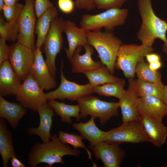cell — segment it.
<instances>
[{
    "label": "cell",
    "mask_w": 167,
    "mask_h": 167,
    "mask_svg": "<svg viewBox=\"0 0 167 167\" xmlns=\"http://www.w3.org/2000/svg\"><path fill=\"white\" fill-rule=\"evenodd\" d=\"M103 141L118 144L148 142L139 121L122 122L118 127L112 128L107 131Z\"/></svg>",
    "instance_id": "obj_9"
},
{
    "label": "cell",
    "mask_w": 167,
    "mask_h": 167,
    "mask_svg": "<svg viewBox=\"0 0 167 167\" xmlns=\"http://www.w3.org/2000/svg\"><path fill=\"white\" fill-rule=\"evenodd\" d=\"M19 32L18 21L8 22L5 19L3 15L0 16V38L10 42H14L17 40Z\"/></svg>",
    "instance_id": "obj_31"
},
{
    "label": "cell",
    "mask_w": 167,
    "mask_h": 167,
    "mask_svg": "<svg viewBox=\"0 0 167 167\" xmlns=\"http://www.w3.org/2000/svg\"><path fill=\"white\" fill-rule=\"evenodd\" d=\"M27 113L26 108L20 103L10 102L0 95V117L6 119L13 129L17 128Z\"/></svg>",
    "instance_id": "obj_22"
},
{
    "label": "cell",
    "mask_w": 167,
    "mask_h": 167,
    "mask_svg": "<svg viewBox=\"0 0 167 167\" xmlns=\"http://www.w3.org/2000/svg\"><path fill=\"white\" fill-rule=\"evenodd\" d=\"M128 10L126 8H111L96 15L84 14L80 23V27L85 31H96L104 28L112 32L114 28L124 23Z\"/></svg>",
    "instance_id": "obj_4"
},
{
    "label": "cell",
    "mask_w": 167,
    "mask_h": 167,
    "mask_svg": "<svg viewBox=\"0 0 167 167\" xmlns=\"http://www.w3.org/2000/svg\"><path fill=\"white\" fill-rule=\"evenodd\" d=\"M88 44L94 48L101 61L113 75L117 54L122 41L112 32L86 31Z\"/></svg>",
    "instance_id": "obj_3"
},
{
    "label": "cell",
    "mask_w": 167,
    "mask_h": 167,
    "mask_svg": "<svg viewBox=\"0 0 167 167\" xmlns=\"http://www.w3.org/2000/svg\"><path fill=\"white\" fill-rule=\"evenodd\" d=\"M10 50V46L6 43V41L0 38V64L8 60Z\"/></svg>",
    "instance_id": "obj_38"
},
{
    "label": "cell",
    "mask_w": 167,
    "mask_h": 167,
    "mask_svg": "<svg viewBox=\"0 0 167 167\" xmlns=\"http://www.w3.org/2000/svg\"><path fill=\"white\" fill-rule=\"evenodd\" d=\"M54 6L49 0H34V7L37 18H38L48 9Z\"/></svg>",
    "instance_id": "obj_35"
},
{
    "label": "cell",
    "mask_w": 167,
    "mask_h": 167,
    "mask_svg": "<svg viewBox=\"0 0 167 167\" xmlns=\"http://www.w3.org/2000/svg\"><path fill=\"white\" fill-rule=\"evenodd\" d=\"M58 136L61 142L64 143L71 145L74 149L84 148L87 152L88 158L92 162L93 166H97L92 160L91 152L86 147L85 145L83 142L82 139H84L81 135L60 131H58Z\"/></svg>",
    "instance_id": "obj_32"
},
{
    "label": "cell",
    "mask_w": 167,
    "mask_h": 167,
    "mask_svg": "<svg viewBox=\"0 0 167 167\" xmlns=\"http://www.w3.org/2000/svg\"><path fill=\"white\" fill-rule=\"evenodd\" d=\"M5 5L4 0H0V11L2 12V8Z\"/></svg>",
    "instance_id": "obj_44"
},
{
    "label": "cell",
    "mask_w": 167,
    "mask_h": 167,
    "mask_svg": "<svg viewBox=\"0 0 167 167\" xmlns=\"http://www.w3.org/2000/svg\"><path fill=\"white\" fill-rule=\"evenodd\" d=\"M47 103L57 115L60 117L61 121L63 122L72 124V118H76L77 121L81 119L80 108L78 104L68 105L64 102H59L54 99L48 100Z\"/></svg>",
    "instance_id": "obj_26"
},
{
    "label": "cell",
    "mask_w": 167,
    "mask_h": 167,
    "mask_svg": "<svg viewBox=\"0 0 167 167\" xmlns=\"http://www.w3.org/2000/svg\"><path fill=\"white\" fill-rule=\"evenodd\" d=\"M135 73L138 79L142 81L154 83L161 81V72L158 71H153L151 69L144 59L136 65Z\"/></svg>",
    "instance_id": "obj_30"
},
{
    "label": "cell",
    "mask_w": 167,
    "mask_h": 167,
    "mask_svg": "<svg viewBox=\"0 0 167 167\" xmlns=\"http://www.w3.org/2000/svg\"><path fill=\"white\" fill-rule=\"evenodd\" d=\"M153 50L152 46L122 44L117 54L115 68L121 70L128 79L134 78L137 64Z\"/></svg>",
    "instance_id": "obj_6"
},
{
    "label": "cell",
    "mask_w": 167,
    "mask_h": 167,
    "mask_svg": "<svg viewBox=\"0 0 167 167\" xmlns=\"http://www.w3.org/2000/svg\"><path fill=\"white\" fill-rule=\"evenodd\" d=\"M96 159L100 160L105 167H118L122 163L125 151L118 144L101 142L91 147Z\"/></svg>",
    "instance_id": "obj_13"
},
{
    "label": "cell",
    "mask_w": 167,
    "mask_h": 167,
    "mask_svg": "<svg viewBox=\"0 0 167 167\" xmlns=\"http://www.w3.org/2000/svg\"><path fill=\"white\" fill-rule=\"evenodd\" d=\"M133 84L138 97L154 96L161 100L164 86L161 81L151 82L137 79L133 80Z\"/></svg>",
    "instance_id": "obj_27"
},
{
    "label": "cell",
    "mask_w": 167,
    "mask_h": 167,
    "mask_svg": "<svg viewBox=\"0 0 167 167\" xmlns=\"http://www.w3.org/2000/svg\"><path fill=\"white\" fill-rule=\"evenodd\" d=\"M11 166L12 167H26L17 157L13 156L11 159Z\"/></svg>",
    "instance_id": "obj_40"
},
{
    "label": "cell",
    "mask_w": 167,
    "mask_h": 167,
    "mask_svg": "<svg viewBox=\"0 0 167 167\" xmlns=\"http://www.w3.org/2000/svg\"><path fill=\"white\" fill-rule=\"evenodd\" d=\"M58 13L56 7L54 6L48 9L38 18L35 26V33L37 38L36 48H41L50 28L51 22L58 17Z\"/></svg>",
    "instance_id": "obj_25"
},
{
    "label": "cell",
    "mask_w": 167,
    "mask_h": 167,
    "mask_svg": "<svg viewBox=\"0 0 167 167\" xmlns=\"http://www.w3.org/2000/svg\"><path fill=\"white\" fill-rule=\"evenodd\" d=\"M138 106L140 115L147 116L161 121L167 115V106L155 96L139 97Z\"/></svg>",
    "instance_id": "obj_21"
},
{
    "label": "cell",
    "mask_w": 167,
    "mask_h": 167,
    "mask_svg": "<svg viewBox=\"0 0 167 167\" xmlns=\"http://www.w3.org/2000/svg\"><path fill=\"white\" fill-rule=\"evenodd\" d=\"M23 9L18 18L19 32L17 42L35 50L36 15L34 0H24Z\"/></svg>",
    "instance_id": "obj_11"
},
{
    "label": "cell",
    "mask_w": 167,
    "mask_h": 167,
    "mask_svg": "<svg viewBox=\"0 0 167 167\" xmlns=\"http://www.w3.org/2000/svg\"><path fill=\"white\" fill-rule=\"evenodd\" d=\"M125 81L122 79L117 81L109 83L95 87L94 92L98 95L105 96H113L119 99L122 96L124 91Z\"/></svg>",
    "instance_id": "obj_29"
},
{
    "label": "cell",
    "mask_w": 167,
    "mask_h": 167,
    "mask_svg": "<svg viewBox=\"0 0 167 167\" xmlns=\"http://www.w3.org/2000/svg\"><path fill=\"white\" fill-rule=\"evenodd\" d=\"M24 5L16 2L10 6L5 5L2 11L3 15L8 22H14L17 21L23 9Z\"/></svg>",
    "instance_id": "obj_33"
},
{
    "label": "cell",
    "mask_w": 167,
    "mask_h": 167,
    "mask_svg": "<svg viewBox=\"0 0 167 167\" xmlns=\"http://www.w3.org/2000/svg\"><path fill=\"white\" fill-rule=\"evenodd\" d=\"M80 150L71 148L69 145L62 143L58 135L54 134L49 141L38 142L30 148L28 155V162L31 167H36L39 164L45 163L49 167L56 163L63 165L64 156L70 155L79 156Z\"/></svg>",
    "instance_id": "obj_1"
},
{
    "label": "cell",
    "mask_w": 167,
    "mask_h": 167,
    "mask_svg": "<svg viewBox=\"0 0 167 167\" xmlns=\"http://www.w3.org/2000/svg\"><path fill=\"white\" fill-rule=\"evenodd\" d=\"M134 78L128 79V88L124 90L118 102L120 108L122 122L140 120L138 106V96L133 84Z\"/></svg>",
    "instance_id": "obj_14"
},
{
    "label": "cell",
    "mask_w": 167,
    "mask_h": 167,
    "mask_svg": "<svg viewBox=\"0 0 167 167\" xmlns=\"http://www.w3.org/2000/svg\"><path fill=\"white\" fill-rule=\"evenodd\" d=\"M19 0H4L5 4L10 6L13 5L16 2Z\"/></svg>",
    "instance_id": "obj_43"
},
{
    "label": "cell",
    "mask_w": 167,
    "mask_h": 167,
    "mask_svg": "<svg viewBox=\"0 0 167 167\" xmlns=\"http://www.w3.org/2000/svg\"><path fill=\"white\" fill-rule=\"evenodd\" d=\"M128 0H96V7L98 9L121 8Z\"/></svg>",
    "instance_id": "obj_34"
},
{
    "label": "cell",
    "mask_w": 167,
    "mask_h": 167,
    "mask_svg": "<svg viewBox=\"0 0 167 167\" xmlns=\"http://www.w3.org/2000/svg\"><path fill=\"white\" fill-rule=\"evenodd\" d=\"M0 154L3 167H8L12 157H17L13 145L12 135L8 129L5 119L0 118Z\"/></svg>",
    "instance_id": "obj_24"
},
{
    "label": "cell",
    "mask_w": 167,
    "mask_h": 167,
    "mask_svg": "<svg viewBox=\"0 0 167 167\" xmlns=\"http://www.w3.org/2000/svg\"><path fill=\"white\" fill-rule=\"evenodd\" d=\"M63 63L62 60L60 69V83L54 90L45 93L48 101L50 100L67 99L71 101H77L80 98L94 93V87L89 83L80 85L68 80L63 71Z\"/></svg>",
    "instance_id": "obj_10"
},
{
    "label": "cell",
    "mask_w": 167,
    "mask_h": 167,
    "mask_svg": "<svg viewBox=\"0 0 167 167\" xmlns=\"http://www.w3.org/2000/svg\"><path fill=\"white\" fill-rule=\"evenodd\" d=\"M58 5L60 11L65 14L72 13L75 7L73 0H58Z\"/></svg>",
    "instance_id": "obj_36"
},
{
    "label": "cell",
    "mask_w": 167,
    "mask_h": 167,
    "mask_svg": "<svg viewBox=\"0 0 167 167\" xmlns=\"http://www.w3.org/2000/svg\"><path fill=\"white\" fill-rule=\"evenodd\" d=\"M149 66L151 69L153 71H157L162 66V64L161 61L149 63Z\"/></svg>",
    "instance_id": "obj_41"
},
{
    "label": "cell",
    "mask_w": 167,
    "mask_h": 167,
    "mask_svg": "<svg viewBox=\"0 0 167 167\" xmlns=\"http://www.w3.org/2000/svg\"><path fill=\"white\" fill-rule=\"evenodd\" d=\"M34 51L18 42L10 46L8 60L22 81L31 73L34 60Z\"/></svg>",
    "instance_id": "obj_12"
},
{
    "label": "cell",
    "mask_w": 167,
    "mask_h": 167,
    "mask_svg": "<svg viewBox=\"0 0 167 167\" xmlns=\"http://www.w3.org/2000/svg\"><path fill=\"white\" fill-rule=\"evenodd\" d=\"M77 102L80 108L81 119L90 115L99 118L100 125L104 126L112 117L118 116V102L103 101L91 95L80 98Z\"/></svg>",
    "instance_id": "obj_5"
},
{
    "label": "cell",
    "mask_w": 167,
    "mask_h": 167,
    "mask_svg": "<svg viewBox=\"0 0 167 167\" xmlns=\"http://www.w3.org/2000/svg\"><path fill=\"white\" fill-rule=\"evenodd\" d=\"M83 73L87 78L88 83L94 87L120 79L111 74L108 68L103 64L96 69L85 71Z\"/></svg>",
    "instance_id": "obj_28"
},
{
    "label": "cell",
    "mask_w": 167,
    "mask_h": 167,
    "mask_svg": "<svg viewBox=\"0 0 167 167\" xmlns=\"http://www.w3.org/2000/svg\"><path fill=\"white\" fill-rule=\"evenodd\" d=\"M85 53L80 55L82 47L79 46L75 50L71 59L69 61L74 73L84 72L96 69L103 64L100 61H94L92 58L94 51L93 47L88 44L84 47Z\"/></svg>",
    "instance_id": "obj_17"
},
{
    "label": "cell",
    "mask_w": 167,
    "mask_h": 167,
    "mask_svg": "<svg viewBox=\"0 0 167 167\" xmlns=\"http://www.w3.org/2000/svg\"><path fill=\"white\" fill-rule=\"evenodd\" d=\"M64 20L61 17H57L51 22L49 30L45 39L43 44L45 62L53 77H56L57 68L55 59L63 46Z\"/></svg>",
    "instance_id": "obj_7"
},
{
    "label": "cell",
    "mask_w": 167,
    "mask_h": 167,
    "mask_svg": "<svg viewBox=\"0 0 167 167\" xmlns=\"http://www.w3.org/2000/svg\"><path fill=\"white\" fill-rule=\"evenodd\" d=\"M95 118L91 117L86 122L72 124V127L79 132L83 139L89 142L91 148L103 141L107 132V131L101 130L96 126L94 121Z\"/></svg>",
    "instance_id": "obj_23"
},
{
    "label": "cell",
    "mask_w": 167,
    "mask_h": 167,
    "mask_svg": "<svg viewBox=\"0 0 167 167\" xmlns=\"http://www.w3.org/2000/svg\"><path fill=\"white\" fill-rule=\"evenodd\" d=\"M0 95L15 96L22 81L11 67L8 60L0 64Z\"/></svg>",
    "instance_id": "obj_19"
},
{
    "label": "cell",
    "mask_w": 167,
    "mask_h": 167,
    "mask_svg": "<svg viewBox=\"0 0 167 167\" xmlns=\"http://www.w3.org/2000/svg\"><path fill=\"white\" fill-rule=\"evenodd\" d=\"M167 106V86L164 85L162 96L161 100Z\"/></svg>",
    "instance_id": "obj_42"
},
{
    "label": "cell",
    "mask_w": 167,
    "mask_h": 167,
    "mask_svg": "<svg viewBox=\"0 0 167 167\" xmlns=\"http://www.w3.org/2000/svg\"><path fill=\"white\" fill-rule=\"evenodd\" d=\"M15 94V100L23 106L33 112L47 102L43 89L34 79L31 73L23 81Z\"/></svg>",
    "instance_id": "obj_8"
},
{
    "label": "cell",
    "mask_w": 167,
    "mask_h": 167,
    "mask_svg": "<svg viewBox=\"0 0 167 167\" xmlns=\"http://www.w3.org/2000/svg\"><path fill=\"white\" fill-rule=\"evenodd\" d=\"M63 32L68 42V48L65 49V51L69 61L78 47H83L88 44V38L86 31L78 27L75 22L70 20L64 21Z\"/></svg>",
    "instance_id": "obj_18"
},
{
    "label": "cell",
    "mask_w": 167,
    "mask_h": 167,
    "mask_svg": "<svg viewBox=\"0 0 167 167\" xmlns=\"http://www.w3.org/2000/svg\"><path fill=\"white\" fill-rule=\"evenodd\" d=\"M96 0H75V7L77 8L90 11L96 7Z\"/></svg>",
    "instance_id": "obj_37"
},
{
    "label": "cell",
    "mask_w": 167,
    "mask_h": 167,
    "mask_svg": "<svg viewBox=\"0 0 167 167\" xmlns=\"http://www.w3.org/2000/svg\"><path fill=\"white\" fill-rule=\"evenodd\" d=\"M137 4L142 20L137 34L138 39L142 45L147 46H152L156 39H160L164 42L163 51L167 54V22L156 15L152 0H138Z\"/></svg>",
    "instance_id": "obj_2"
},
{
    "label": "cell",
    "mask_w": 167,
    "mask_h": 167,
    "mask_svg": "<svg viewBox=\"0 0 167 167\" xmlns=\"http://www.w3.org/2000/svg\"><path fill=\"white\" fill-rule=\"evenodd\" d=\"M40 117V123L36 128H30L27 130L28 135H36L39 136L42 142H46L51 139L50 130L53 117L54 111L48 104L47 102L39 107L37 109Z\"/></svg>",
    "instance_id": "obj_20"
},
{
    "label": "cell",
    "mask_w": 167,
    "mask_h": 167,
    "mask_svg": "<svg viewBox=\"0 0 167 167\" xmlns=\"http://www.w3.org/2000/svg\"><path fill=\"white\" fill-rule=\"evenodd\" d=\"M142 129L148 142L157 147H161L166 142L167 127L162 122L144 115H140Z\"/></svg>",
    "instance_id": "obj_15"
},
{
    "label": "cell",
    "mask_w": 167,
    "mask_h": 167,
    "mask_svg": "<svg viewBox=\"0 0 167 167\" xmlns=\"http://www.w3.org/2000/svg\"><path fill=\"white\" fill-rule=\"evenodd\" d=\"M34 54V62L31 72L32 77L44 90L55 88L57 86L55 79L44 59L40 48H36Z\"/></svg>",
    "instance_id": "obj_16"
},
{
    "label": "cell",
    "mask_w": 167,
    "mask_h": 167,
    "mask_svg": "<svg viewBox=\"0 0 167 167\" xmlns=\"http://www.w3.org/2000/svg\"><path fill=\"white\" fill-rule=\"evenodd\" d=\"M145 57L149 63L161 61V59L158 54L153 52L147 54Z\"/></svg>",
    "instance_id": "obj_39"
}]
</instances>
